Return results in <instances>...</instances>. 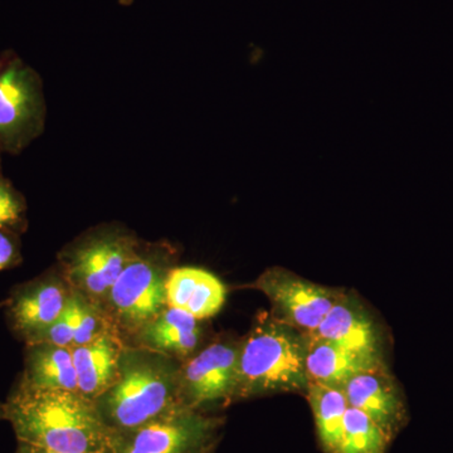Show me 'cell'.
<instances>
[{"instance_id": "23", "label": "cell", "mask_w": 453, "mask_h": 453, "mask_svg": "<svg viewBox=\"0 0 453 453\" xmlns=\"http://www.w3.org/2000/svg\"><path fill=\"white\" fill-rule=\"evenodd\" d=\"M22 262L20 234L0 229V271L11 270Z\"/></svg>"}, {"instance_id": "5", "label": "cell", "mask_w": 453, "mask_h": 453, "mask_svg": "<svg viewBox=\"0 0 453 453\" xmlns=\"http://www.w3.org/2000/svg\"><path fill=\"white\" fill-rule=\"evenodd\" d=\"M140 243L135 232L121 223H101L65 244L56 266L73 291L101 306Z\"/></svg>"}, {"instance_id": "12", "label": "cell", "mask_w": 453, "mask_h": 453, "mask_svg": "<svg viewBox=\"0 0 453 453\" xmlns=\"http://www.w3.org/2000/svg\"><path fill=\"white\" fill-rule=\"evenodd\" d=\"M207 344L205 320L168 305L127 347L149 349L184 363Z\"/></svg>"}, {"instance_id": "11", "label": "cell", "mask_w": 453, "mask_h": 453, "mask_svg": "<svg viewBox=\"0 0 453 453\" xmlns=\"http://www.w3.org/2000/svg\"><path fill=\"white\" fill-rule=\"evenodd\" d=\"M349 407L362 411L392 440L404 427L408 419L407 403L395 377L388 368L360 372L342 387Z\"/></svg>"}, {"instance_id": "4", "label": "cell", "mask_w": 453, "mask_h": 453, "mask_svg": "<svg viewBox=\"0 0 453 453\" xmlns=\"http://www.w3.org/2000/svg\"><path fill=\"white\" fill-rule=\"evenodd\" d=\"M178 256L168 241L142 240L138 252L113 283L101 308L125 345L168 306L166 281L178 266Z\"/></svg>"}, {"instance_id": "1", "label": "cell", "mask_w": 453, "mask_h": 453, "mask_svg": "<svg viewBox=\"0 0 453 453\" xmlns=\"http://www.w3.org/2000/svg\"><path fill=\"white\" fill-rule=\"evenodd\" d=\"M18 442L57 453H106L112 432L95 402L79 392L38 389L19 378L4 402Z\"/></svg>"}, {"instance_id": "27", "label": "cell", "mask_w": 453, "mask_h": 453, "mask_svg": "<svg viewBox=\"0 0 453 453\" xmlns=\"http://www.w3.org/2000/svg\"><path fill=\"white\" fill-rule=\"evenodd\" d=\"M4 306H5V301H2V303H0V309L4 308Z\"/></svg>"}, {"instance_id": "9", "label": "cell", "mask_w": 453, "mask_h": 453, "mask_svg": "<svg viewBox=\"0 0 453 453\" xmlns=\"http://www.w3.org/2000/svg\"><path fill=\"white\" fill-rule=\"evenodd\" d=\"M249 288L267 297L277 320L306 335L314 332L342 295V290L309 281L282 267L267 268Z\"/></svg>"}, {"instance_id": "6", "label": "cell", "mask_w": 453, "mask_h": 453, "mask_svg": "<svg viewBox=\"0 0 453 453\" xmlns=\"http://www.w3.org/2000/svg\"><path fill=\"white\" fill-rule=\"evenodd\" d=\"M41 74L13 50L0 52V151L18 155L46 129Z\"/></svg>"}, {"instance_id": "13", "label": "cell", "mask_w": 453, "mask_h": 453, "mask_svg": "<svg viewBox=\"0 0 453 453\" xmlns=\"http://www.w3.org/2000/svg\"><path fill=\"white\" fill-rule=\"evenodd\" d=\"M308 336L381 356V336L377 324L363 303L348 292H342L321 324Z\"/></svg>"}, {"instance_id": "3", "label": "cell", "mask_w": 453, "mask_h": 453, "mask_svg": "<svg viewBox=\"0 0 453 453\" xmlns=\"http://www.w3.org/2000/svg\"><path fill=\"white\" fill-rule=\"evenodd\" d=\"M306 353V334L277 320L270 311H259L241 339L232 403L279 393L306 395L310 384Z\"/></svg>"}, {"instance_id": "2", "label": "cell", "mask_w": 453, "mask_h": 453, "mask_svg": "<svg viewBox=\"0 0 453 453\" xmlns=\"http://www.w3.org/2000/svg\"><path fill=\"white\" fill-rule=\"evenodd\" d=\"M181 362L138 347L122 350L118 380L95 399L112 434L139 427L183 408L179 402Z\"/></svg>"}, {"instance_id": "25", "label": "cell", "mask_w": 453, "mask_h": 453, "mask_svg": "<svg viewBox=\"0 0 453 453\" xmlns=\"http://www.w3.org/2000/svg\"><path fill=\"white\" fill-rule=\"evenodd\" d=\"M0 421H5L4 402L0 401Z\"/></svg>"}, {"instance_id": "14", "label": "cell", "mask_w": 453, "mask_h": 453, "mask_svg": "<svg viewBox=\"0 0 453 453\" xmlns=\"http://www.w3.org/2000/svg\"><path fill=\"white\" fill-rule=\"evenodd\" d=\"M226 286L204 268L175 266L166 281V301L172 308L210 320L225 306Z\"/></svg>"}, {"instance_id": "18", "label": "cell", "mask_w": 453, "mask_h": 453, "mask_svg": "<svg viewBox=\"0 0 453 453\" xmlns=\"http://www.w3.org/2000/svg\"><path fill=\"white\" fill-rule=\"evenodd\" d=\"M305 395L314 416L321 449L324 453H338L349 408L344 390L339 387L310 383Z\"/></svg>"}, {"instance_id": "17", "label": "cell", "mask_w": 453, "mask_h": 453, "mask_svg": "<svg viewBox=\"0 0 453 453\" xmlns=\"http://www.w3.org/2000/svg\"><path fill=\"white\" fill-rule=\"evenodd\" d=\"M23 371L19 380L38 389L79 392L73 349L50 342L25 344Z\"/></svg>"}, {"instance_id": "7", "label": "cell", "mask_w": 453, "mask_h": 453, "mask_svg": "<svg viewBox=\"0 0 453 453\" xmlns=\"http://www.w3.org/2000/svg\"><path fill=\"white\" fill-rule=\"evenodd\" d=\"M223 419L178 408L159 418L112 434L106 453H211Z\"/></svg>"}, {"instance_id": "22", "label": "cell", "mask_w": 453, "mask_h": 453, "mask_svg": "<svg viewBox=\"0 0 453 453\" xmlns=\"http://www.w3.org/2000/svg\"><path fill=\"white\" fill-rule=\"evenodd\" d=\"M74 336V309L73 303V295L68 300L67 306L58 319L50 325L47 329L40 334L31 342H50V344L59 345V347H73ZM29 344V342H28Z\"/></svg>"}, {"instance_id": "24", "label": "cell", "mask_w": 453, "mask_h": 453, "mask_svg": "<svg viewBox=\"0 0 453 453\" xmlns=\"http://www.w3.org/2000/svg\"><path fill=\"white\" fill-rule=\"evenodd\" d=\"M16 453H57L41 447L28 445V443L18 442Z\"/></svg>"}, {"instance_id": "10", "label": "cell", "mask_w": 453, "mask_h": 453, "mask_svg": "<svg viewBox=\"0 0 453 453\" xmlns=\"http://www.w3.org/2000/svg\"><path fill=\"white\" fill-rule=\"evenodd\" d=\"M71 295L73 288L56 265L14 286L4 306L9 330L28 344L62 315Z\"/></svg>"}, {"instance_id": "26", "label": "cell", "mask_w": 453, "mask_h": 453, "mask_svg": "<svg viewBox=\"0 0 453 453\" xmlns=\"http://www.w3.org/2000/svg\"><path fill=\"white\" fill-rule=\"evenodd\" d=\"M134 0H119L121 5L124 7H129V5L133 4Z\"/></svg>"}, {"instance_id": "19", "label": "cell", "mask_w": 453, "mask_h": 453, "mask_svg": "<svg viewBox=\"0 0 453 453\" xmlns=\"http://www.w3.org/2000/svg\"><path fill=\"white\" fill-rule=\"evenodd\" d=\"M392 441L371 417L349 407L338 453H386Z\"/></svg>"}, {"instance_id": "21", "label": "cell", "mask_w": 453, "mask_h": 453, "mask_svg": "<svg viewBox=\"0 0 453 453\" xmlns=\"http://www.w3.org/2000/svg\"><path fill=\"white\" fill-rule=\"evenodd\" d=\"M26 196L0 170V229L22 235L28 229Z\"/></svg>"}, {"instance_id": "16", "label": "cell", "mask_w": 453, "mask_h": 453, "mask_svg": "<svg viewBox=\"0 0 453 453\" xmlns=\"http://www.w3.org/2000/svg\"><path fill=\"white\" fill-rule=\"evenodd\" d=\"M124 348L125 342L115 333L73 348L80 395L95 401L115 383Z\"/></svg>"}, {"instance_id": "8", "label": "cell", "mask_w": 453, "mask_h": 453, "mask_svg": "<svg viewBox=\"0 0 453 453\" xmlns=\"http://www.w3.org/2000/svg\"><path fill=\"white\" fill-rule=\"evenodd\" d=\"M241 339L232 334H222L210 340L196 356L181 363L179 372L181 407L205 412L211 405L232 404Z\"/></svg>"}, {"instance_id": "15", "label": "cell", "mask_w": 453, "mask_h": 453, "mask_svg": "<svg viewBox=\"0 0 453 453\" xmlns=\"http://www.w3.org/2000/svg\"><path fill=\"white\" fill-rule=\"evenodd\" d=\"M386 366L383 356L363 353L308 336L306 371L310 383L342 388L351 378L372 369Z\"/></svg>"}, {"instance_id": "28", "label": "cell", "mask_w": 453, "mask_h": 453, "mask_svg": "<svg viewBox=\"0 0 453 453\" xmlns=\"http://www.w3.org/2000/svg\"><path fill=\"white\" fill-rule=\"evenodd\" d=\"M0 170H2V151H0Z\"/></svg>"}, {"instance_id": "20", "label": "cell", "mask_w": 453, "mask_h": 453, "mask_svg": "<svg viewBox=\"0 0 453 453\" xmlns=\"http://www.w3.org/2000/svg\"><path fill=\"white\" fill-rule=\"evenodd\" d=\"M74 309L73 347L88 344L107 333H113L109 319L98 303L73 290Z\"/></svg>"}]
</instances>
